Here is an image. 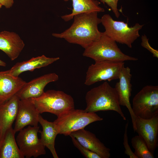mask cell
<instances>
[{
    "label": "cell",
    "mask_w": 158,
    "mask_h": 158,
    "mask_svg": "<svg viewBox=\"0 0 158 158\" xmlns=\"http://www.w3.org/2000/svg\"><path fill=\"white\" fill-rule=\"evenodd\" d=\"M97 14V12H92L75 15L69 28L61 33H53L52 35L56 38L64 39L69 43L79 45L85 49L99 39L102 35V32L98 29L101 20Z\"/></svg>",
    "instance_id": "1"
},
{
    "label": "cell",
    "mask_w": 158,
    "mask_h": 158,
    "mask_svg": "<svg viewBox=\"0 0 158 158\" xmlns=\"http://www.w3.org/2000/svg\"><path fill=\"white\" fill-rule=\"evenodd\" d=\"M87 112L113 111L118 113L124 120H126L119 104L118 96L115 88L107 81L91 89L85 97Z\"/></svg>",
    "instance_id": "2"
},
{
    "label": "cell",
    "mask_w": 158,
    "mask_h": 158,
    "mask_svg": "<svg viewBox=\"0 0 158 158\" xmlns=\"http://www.w3.org/2000/svg\"><path fill=\"white\" fill-rule=\"evenodd\" d=\"M83 55L92 59L95 62L108 60L124 62L138 60L136 58L123 53L116 42L104 32L99 39L93 42L85 49Z\"/></svg>",
    "instance_id": "3"
},
{
    "label": "cell",
    "mask_w": 158,
    "mask_h": 158,
    "mask_svg": "<svg viewBox=\"0 0 158 158\" xmlns=\"http://www.w3.org/2000/svg\"><path fill=\"white\" fill-rule=\"evenodd\" d=\"M30 98L40 114L47 112L58 116L75 109L73 97L61 91L48 90L38 97Z\"/></svg>",
    "instance_id": "4"
},
{
    "label": "cell",
    "mask_w": 158,
    "mask_h": 158,
    "mask_svg": "<svg viewBox=\"0 0 158 158\" xmlns=\"http://www.w3.org/2000/svg\"><path fill=\"white\" fill-rule=\"evenodd\" d=\"M54 122L58 128L59 134L69 135L72 133L84 128L95 122L103 118L95 113L74 109L57 116Z\"/></svg>",
    "instance_id": "5"
},
{
    "label": "cell",
    "mask_w": 158,
    "mask_h": 158,
    "mask_svg": "<svg viewBox=\"0 0 158 158\" xmlns=\"http://www.w3.org/2000/svg\"><path fill=\"white\" fill-rule=\"evenodd\" d=\"M101 20L105 29V34L116 42L126 44L130 48L140 37L139 31L144 26L137 23L130 27L123 21L114 20L109 14L104 15Z\"/></svg>",
    "instance_id": "6"
},
{
    "label": "cell",
    "mask_w": 158,
    "mask_h": 158,
    "mask_svg": "<svg viewBox=\"0 0 158 158\" xmlns=\"http://www.w3.org/2000/svg\"><path fill=\"white\" fill-rule=\"evenodd\" d=\"M132 108L136 117L149 119L158 115V86L144 87L133 98Z\"/></svg>",
    "instance_id": "7"
},
{
    "label": "cell",
    "mask_w": 158,
    "mask_h": 158,
    "mask_svg": "<svg viewBox=\"0 0 158 158\" xmlns=\"http://www.w3.org/2000/svg\"><path fill=\"white\" fill-rule=\"evenodd\" d=\"M124 66L123 62L108 60L95 61L88 68L85 84L89 86L102 81H110L118 79Z\"/></svg>",
    "instance_id": "8"
},
{
    "label": "cell",
    "mask_w": 158,
    "mask_h": 158,
    "mask_svg": "<svg viewBox=\"0 0 158 158\" xmlns=\"http://www.w3.org/2000/svg\"><path fill=\"white\" fill-rule=\"evenodd\" d=\"M40 127L29 126L20 130L16 141L19 150L24 157L36 158L45 154V147L38 137Z\"/></svg>",
    "instance_id": "9"
},
{
    "label": "cell",
    "mask_w": 158,
    "mask_h": 158,
    "mask_svg": "<svg viewBox=\"0 0 158 158\" xmlns=\"http://www.w3.org/2000/svg\"><path fill=\"white\" fill-rule=\"evenodd\" d=\"M136 132L153 154L158 146V115L149 119L136 117Z\"/></svg>",
    "instance_id": "10"
},
{
    "label": "cell",
    "mask_w": 158,
    "mask_h": 158,
    "mask_svg": "<svg viewBox=\"0 0 158 158\" xmlns=\"http://www.w3.org/2000/svg\"><path fill=\"white\" fill-rule=\"evenodd\" d=\"M131 77L130 68L128 67H125L124 66L120 73L119 81L116 83L115 88L118 95L120 105L126 107L129 111L135 132L136 117L133 112L130 102L132 91Z\"/></svg>",
    "instance_id": "11"
},
{
    "label": "cell",
    "mask_w": 158,
    "mask_h": 158,
    "mask_svg": "<svg viewBox=\"0 0 158 158\" xmlns=\"http://www.w3.org/2000/svg\"><path fill=\"white\" fill-rule=\"evenodd\" d=\"M40 115L30 98L20 99L14 130L19 131L27 125L38 126Z\"/></svg>",
    "instance_id": "12"
},
{
    "label": "cell",
    "mask_w": 158,
    "mask_h": 158,
    "mask_svg": "<svg viewBox=\"0 0 158 158\" xmlns=\"http://www.w3.org/2000/svg\"><path fill=\"white\" fill-rule=\"evenodd\" d=\"M59 79L55 73L46 74L26 83L16 94L20 99L38 97L44 92V89L49 83Z\"/></svg>",
    "instance_id": "13"
},
{
    "label": "cell",
    "mask_w": 158,
    "mask_h": 158,
    "mask_svg": "<svg viewBox=\"0 0 158 158\" xmlns=\"http://www.w3.org/2000/svg\"><path fill=\"white\" fill-rule=\"evenodd\" d=\"M75 138L83 146L98 154L101 158H109L110 150L106 147L95 134L84 128L72 133L69 135Z\"/></svg>",
    "instance_id": "14"
},
{
    "label": "cell",
    "mask_w": 158,
    "mask_h": 158,
    "mask_svg": "<svg viewBox=\"0 0 158 158\" xmlns=\"http://www.w3.org/2000/svg\"><path fill=\"white\" fill-rule=\"evenodd\" d=\"M20 100L16 94L0 104V140L6 132L12 127L16 118Z\"/></svg>",
    "instance_id": "15"
},
{
    "label": "cell",
    "mask_w": 158,
    "mask_h": 158,
    "mask_svg": "<svg viewBox=\"0 0 158 158\" xmlns=\"http://www.w3.org/2000/svg\"><path fill=\"white\" fill-rule=\"evenodd\" d=\"M25 43L19 36L13 32L4 31L0 32V49L13 61L20 55Z\"/></svg>",
    "instance_id": "16"
},
{
    "label": "cell",
    "mask_w": 158,
    "mask_h": 158,
    "mask_svg": "<svg viewBox=\"0 0 158 158\" xmlns=\"http://www.w3.org/2000/svg\"><path fill=\"white\" fill-rule=\"evenodd\" d=\"M59 59V57H48L43 55L32 58L27 61L18 62L10 69L4 71L7 74L18 77L23 72L32 71L36 69L46 67Z\"/></svg>",
    "instance_id": "17"
},
{
    "label": "cell",
    "mask_w": 158,
    "mask_h": 158,
    "mask_svg": "<svg viewBox=\"0 0 158 158\" xmlns=\"http://www.w3.org/2000/svg\"><path fill=\"white\" fill-rule=\"evenodd\" d=\"M26 82L19 77H14L0 71V104L15 95Z\"/></svg>",
    "instance_id": "18"
},
{
    "label": "cell",
    "mask_w": 158,
    "mask_h": 158,
    "mask_svg": "<svg viewBox=\"0 0 158 158\" xmlns=\"http://www.w3.org/2000/svg\"><path fill=\"white\" fill-rule=\"evenodd\" d=\"M39 123L42 127L40 138L42 144L50 151L54 158H58L55 148V141L57 135L59 134L58 128L55 123L49 122L44 119L40 115Z\"/></svg>",
    "instance_id": "19"
},
{
    "label": "cell",
    "mask_w": 158,
    "mask_h": 158,
    "mask_svg": "<svg viewBox=\"0 0 158 158\" xmlns=\"http://www.w3.org/2000/svg\"><path fill=\"white\" fill-rule=\"evenodd\" d=\"M16 132L12 127L0 140V158H23L15 138Z\"/></svg>",
    "instance_id": "20"
},
{
    "label": "cell",
    "mask_w": 158,
    "mask_h": 158,
    "mask_svg": "<svg viewBox=\"0 0 158 158\" xmlns=\"http://www.w3.org/2000/svg\"><path fill=\"white\" fill-rule=\"evenodd\" d=\"M71 0L73 8L72 13L61 16L65 21H68L73 18L75 15L86 13L104 11V8L99 6L100 2L97 0H64L65 1Z\"/></svg>",
    "instance_id": "21"
},
{
    "label": "cell",
    "mask_w": 158,
    "mask_h": 158,
    "mask_svg": "<svg viewBox=\"0 0 158 158\" xmlns=\"http://www.w3.org/2000/svg\"><path fill=\"white\" fill-rule=\"evenodd\" d=\"M134 153L137 158H154V156L149 150L143 139L139 135L135 136L131 140Z\"/></svg>",
    "instance_id": "22"
},
{
    "label": "cell",
    "mask_w": 158,
    "mask_h": 158,
    "mask_svg": "<svg viewBox=\"0 0 158 158\" xmlns=\"http://www.w3.org/2000/svg\"><path fill=\"white\" fill-rule=\"evenodd\" d=\"M74 146L85 157L87 158H101L96 153L88 149L81 145L74 137L70 136Z\"/></svg>",
    "instance_id": "23"
},
{
    "label": "cell",
    "mask_w": 158,
    "mask_h": 158,
    "mask_svg": "<svg viewBox=\"0 0 158 158\" xmlns=\"http://www.w3.org/2000/svg\"><path fill=\"white\" fill-rule=\"evenodd\" d=\"M128 124V121L125 125L123 135V145L125 149V154L128 156L130 158H137L132 150L128 143L127 132Z\"/></svg>",
    "instance_id": "24"
},
{
    "label": "cell",
    "mask_w": 158,
    "mask_h": 158,
    "mask_svg": "<svg viewBox=\"0 0 158 158\" xmlns=\"http://www.w3.org/2000/svg\"><path fill=\"white\" fill-rule=\"evenodd\" d=\"M141 40V45L151 53L153 57L158 58V50L154 49L150 46L148 42L149 39L145 35L142 36Z\"/></svg>",
    "instance_id": "25"
},
{
    "label": "cell",
    "mask_w": 158,
    "mask_h": 158,
    "mask_svg": "<svg viewBox=\"0 0 158 158\" xmlns=\"http://www.w3.org/2000/svg\"><path fill=\"white\" fill-rule=\"evenodd\" d=\"M119 0H100L104 3L106 4L111 8L116 17L118 18L120 14L117 8V4Z\"/></svg>",
    "instance_id": "26"
},
{
    "label": "cell",
    "mask_w": 158,
    "mask_h": 158,
    "mask_svg": "<svg viewBox=\"0 0 158 158\" xmlns=\"http://www.w3.org/2000/svg\"><path fill=\"white\" fill-rule=\"evenodd\" d=\"M14 3L13 0H0V4L6 8L11 7Z\"/></svg>",
    "instance_id": "27"
},
{
    "label": "cell",
    "mask_w": 158,
    "mask_h": 158,
    "mask_svg": "<svg viewBox=\"0 0 158 158\" xmlns=\"http://www.w3.org/2000/svg\"><path fill=\"white\" fill-rule=\"evenodd\" d=\"M6 66V63L0 59V66Z\"/></svg>",
    "instance_id": "28"
},
{
    "label": "cell",
    "mask_w": 158,
    "mask_h": 158,
    "mask_svg": "<svg viewBox=\"0 0 158 158\" xmlns=\"http://www.w3.org/2000/svg\"><path fill=\"white\" fill-rule=\"evenodd\" d=\"M2 5L0 4V8H1L2 7Z\"/></svg>",
    "instance_id": "29"
},
{
    "label": "cell",
    "mask_w": 158,
    "mask_h": 158,
    "mask_svg": "<svg viewBox=\"0 0 158 158\" xmlns=\"http://www.w3.org/2000/svg\"></svg>",
    "instance_id": "30"
}]
</instances>
